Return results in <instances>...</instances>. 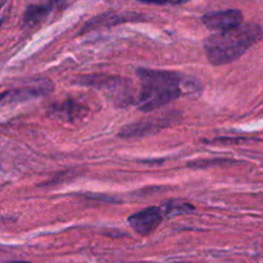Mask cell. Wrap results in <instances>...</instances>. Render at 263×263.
Segmentation results:
<instances>
[{
	"label": "cell",
	"mask_w": 263,
	"mask_h": 263,
	"mask_svg": "<svg viewBox=\"0 0 263 263\" xmlns=\"http://www.w3.org/2000/svg\"><path fill=\"white\" fill-rule=\"evenodd\" d=\"M263 39V30L256 23H247L239 27L208 36L204 51L212 66H223L238 61L243 54Z\"/></svg>",
	"instance_id": "6da1fadb"
},
{
	"label": "cell",
	"mask_w": 263,
	"mask_h": 263,
	"mask_svg": "<svg viewBox=\"0 0 263 263\" xmlns=\"http://www.w3.org/2000/svg\"><path fill=\"white\" fill-rule=\"evenodd\" d=\"M136 73L141 87L135 105L143 112L159 109L182 95L184 77L180 73L149 68H139Z\"/></svg>",
	"instance_id": "7a4b0ae2"
},
{
	"label": "cell",
	"mask_w": 263,
	"mask_h": 263,
	"mask_svg": "<svg viewBox=\"0 0 263 263\" xmlns=\"http://www.w3.org/2000/svg\"><path fill=\"white\" fill-rule=\"evenodd\" d=\"M74 82L100 90L117 107H127L135 102L133 94V85L127 79L107 76V74H91V76L81 77L80 81Z\"/></svg>",
	"instance_id": "3957f363"
},
{
	"label": "cell",
	"mask_w": 263,
	"mask_h": 263,
	"mask_svg": "<svg viewBox=\"0 0 263 263\" xmlns=\"http://www.w3.org/2000/svg\"><path fill=\"white\" fill-rule=\"evenodd\" d=\"M54 84L48 79L36 80L26 86H21L18 89L8 90L2 95L3 104H13V103L26 102V100L33 99V98L48 97L53 92Z\"/></svg>",
	"instance_id": "277c9868"
},
{
	"label": "cell",
	"mask_w": 263,
	"mask_h": 263,
	"mask_svg": "<svg viewBox=\"0 0 263 263\" xmlns=\"http://www.w3.org/2000/svg\"><path fill=\"white\" fill-rule=\"evenodd\" d=\"M164 216L162 207H148L139 212L134 213L128 217V225L139 234V235H151L158 229Z\"/></svg>",
	"instance_id": "5b68a950"
},
{
	"label": "cell",
	"mask_w": 263,
	"mask_h": 263,
	"mask_svg": "<svg viewBox=\"0 0 263 263\" xmlns=\"http://www.w3.org/2000/svg\"><path fill=\"white\" fill-rule=\"evenodd\" d=\"M205 27L216 32L233 30L243 25V13L238 9H226L210 12L202 17Z\"/></svg>",
	"instance_id": "8992f818"
},
{
	"label": "cell",
	"mask_w": 263,
	"mask_h": 263,
	"mask_svg": "<svg viewBox=\"0 0 263 263\" xmlns=\"http://www.w3.org/2000/svg\"><path fill=\"white\" fill-rule=\"evenodd\" d=\"M175 121L174 116H161V117L152 118V120H143L140 122L131 123L121 128L118 136L120 138H140V136L151 135L153 133H158L164 127H168Z\"/></svg>",
	"instance_id": "52a82bcc"
},
{
	"label": "cell",
	"mask_w": 263,
	"mask_h": 263,
	"mask_svg": "<svg viewBox=\"0 0 263 263\" xmlns=\"http://www.w3.org/2000/svg\"><path fill=\"white\" fill-rule=\"evenodd\" d=\"M89 113V108L82 103L76 102L73 99L64 100L62 103H55L49 108L50 117L57 120L64 121V122H76L86 117Z\"/></svg>",
	"instance_id": "ba28073f"
},
{
	"label": "cell",
	"mask_w": 263,
	"mask_h": 263,
	"mask_svg": "<svg viewBox=\"0 0 263 263\" xmlns=\"http://www.w3.org/2000/svg\"><path fill=\"white\" fill-rule=\"evenodd\" d=\"M64 3V0H48L43 4L30 5L26 9L25 15H23V23L27 26H33L40 23L41 21L45 20L51 10L57 7H61Z\"/></svg>",
	"instance_id": "9c48e42d"
},
{
	"label": "cell",
	"mask_w": 263,
	"mask_h": 263,
	"mask_svg": "<svg viewBox=\"0 0 263 263\" xmlns=\"http://www.w3.org/2000/svg\"><path fill=\"white\" fill-rule=\"evenodd\" d=\"M163 210L164 216H175V215H187L195 211L194 205L190 204L189 202L182 199H171L164 202L161 205Z\"/></svg>",
	"instance_id": "30bf717a"
},
{
	"label": "cell",
	"mask_w": 263,
	"mask_h": 263,
	"mask_svg": "<svg viewBox=\"0 0 263 263\" xmlns=\"http://www.w3.org/2000/svg\"><path fill=\"white\" fill-rule=\"evenodd\" d=\"M138 2L141 3H146V4H157V5H177V4H182L186 0H138Z\"/></svg>",
	"instance_id": "8fae6325"
},
{
	"label": "cell",
	"mask_w": 263,
	"mask_h": 263,
	"mask_svg": "<svg viewBox=\"0 0 263 263\" xmlns=\"http://www.w3.org/2000/svg\"><path fill=\"white\" fill-rule=\"evenodd\" d=\"M9 263H28V262H9Z\"/></svg>",
	"instance_id": "7c38bea8"
}]
</instances>
